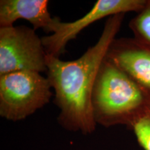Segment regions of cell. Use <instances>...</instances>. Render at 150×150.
Listing matches in <instances>:
<instances>
[{
    "label": "cell",
    "mask_w": 150,
    "mask_h": 150,
    "mask_svg": "<svg viewBox=\"0 0 150 150\" xmlns=\"http://www.w3.org/2000/svg\"><path fill=\"white\" fill-rule=\"evenodd\" d=\"M125 16L120 13L108 18L97 42L77 59L65 61L47 54V78L54 91V103L60 110L57 121L65 130L84 135L95 131L92 91L99 67Z\"/></svg>",
    "instance_id": "1"
},
{
    "label": "cell",
    "mask_w": 150,
    "mask_h": 150,
    "mask_svg": "<svg viewBox=\"0 0 150 150\" xmlns=\"http://www.w3.org/2000/svg\"><path fill=\"white\" fill-rule=\"evenodd\" d=\"M150 107V98L119 67L105 58L97 72L91 95L97 125L129 128Z\"/></svg>",
    "instance_id": "2"
},
{
    "label": "cell",
    "mask_w": 150,
    "mask_h": 150,
    "mask_svg": "<svg viewBox=\"0 0 150 150\" xmlns=\"http://www.w3.org/2000/svg\"><path fill=\"white\" fill-rule=\"evenodd\" d=\"M52 88L48 79L39 72L0 75V116L9 121L23 120L50 102Z\"/></svg>",
    "instance_id": "3"
},
{
    "label": "cell",
    "mask_w": 150,
    "mask_h": 150,
    "mask_svg": "<svg viewBox=\"0 0 150 150\" xmlns=\"http://www.w3.org/2000/svg\"><path fill=\"white\" fill-rule=\"evenodd\" d=\"M47 54L33 29L0 28V75L18 71L47 72Z\"/></svg>",
    "instance_id": "4"
},
{
    "label": "cell",
    "mask_w": 150,
    "mask_h": 150,
    "mask_svg": "<svg viewBox=\"0 0 150 150\" xmlns=\"http://www.w3.org/2000/svg\"><path fill=\"white\" fill-rule=\"evenodd\" d=\"M147 0H98L83 17L74 22L56 24L53 33L42 37V42L48 55L59 57L65 52V47L90 24L114 15L136 12L145 6Z\"/></svg>",
    "instance_id": "5"
},
{
    "label": "cell",
    "mask_w": 150,
    "mask_h": 150,
    "mask_svg": "<svg viewBox=\"0 0 150 150\" xmlns=\"http://www.w3.org/2000/svg\"><path fill=\"white\" fill-rule=\"evenodd\" d=\"M106 58L130 77L150 98V45L136 38H115Z\"/></svg>",
    "instance_id": "6"
},
{
    "label": "cell",
    "mask_w": 150,
    "mask_h": 150,
    "mask_svg": "<svg viewBox=\"0 0 150 150\" xmlns=\"http://www.w3.org/2000/svg\"><path fill=\"white\" fill-rule=\"evenodd\" d=\"M47 0H1L0 28L14 26L18 20L23 19L33 25V29H42L53 33L61 19L52 17Z\"/></svg>",
    "instance_id": "7"
},
{
    "label": "cell",
    "mask_w": 150,
    "mask_h": 150,
    "mask_svg": "<svg viewBox=\"0 0 150 150\" xmlns=\"http://www.w3.org/2000/svg\"><path fill=\"white\" fill-rule=\"evenodd\" d=\"M129 27L134 38L150 45V0H147L143 9L130 20Z\"/></svg>",
    "instance_id": "8"
},
{
    "label": "cell",
    "mask_w": 150,
    "mask_h": 150,
    "mask_svg": "<svg viewBox=\"0 0 150 150\" xmlns=\"http://www.w3.org/2000/svg\"><path fill=\"white\" fill-rule=\"evenodd\" d=\"M129 129L134 133L142 149L150 150V107L134 121Z\"/></svg>",
    "instance_id": "9"
}]
</instances>
